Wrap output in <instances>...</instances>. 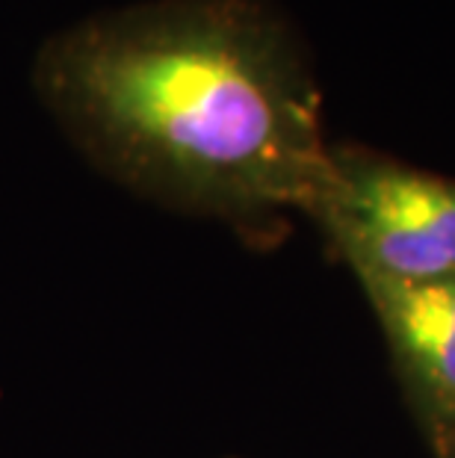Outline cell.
<instances>
[{
	"mask_svg": "<svg viewBox=\"0 0 455 458\" xmlns=\"http://www.w3.org/2000/svg\"><path fill=\"white\" fill-rule=\"evenodd\" d=\"M36 89L113 181L255 246L302 216L328 142L299 36L264 0H151L47 38Z\"/></svg>",
	"mask_w": 455,
	"mask_h": 458,
	"instance_id": "1",
	"label": "cell"
},
{
	"mask_svg": "<svg viewBox=\"0 0 455 458\" xmlns=\"http://www.w3.org/2000/svg\"><path fill=\"white\" fill-rule=\"evenodd\" d=\"M302 216L355 281L455 276V178L358 142H328Z\"/></svg>",
	"mask_w": 455,
	"mask_h": 458,
	"instance_id": "2",
	"label": "cell"
},
{
	"mask_svg": "<svg viewBox=\"0 0 455 458\" xmlns=\"http://www.w3.org/2000/svg\"><path fill=\"white\" fill-rule=\"evenodd\" d=\"M361 290L426 437L455 432V276L361 281Z\"/></svg>",
	"mask_w": 455,
	"mask_h": 458,
	"instance_id": "3",
	"label": "cell"
},
{
	"mask_svg": "<svg viewBox=\"0 0 455 458\" xmlns=\"http://www.w3.org/2000/svg\"><path fill=\"white\" fill-rule=\"evenodd\" d=\"M429 444H432V458H455V432L434 437Z\"/></svg>",
	"mask_w": 455,
	"mask_h": 458,
	"instance_id": "4",
	"label": "cell"
}]
</instances>
